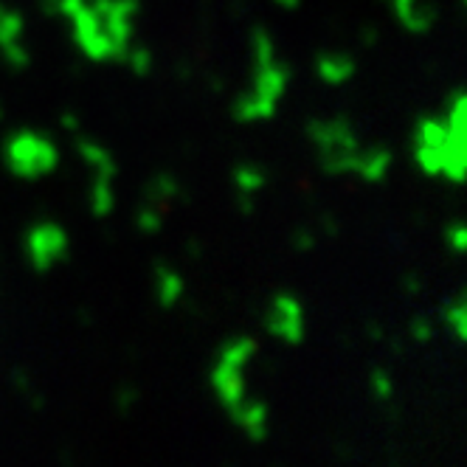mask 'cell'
I'll list each match as a JSON object with an SVG mask.
<instances>
[{
	"label": "cell",
	"mask_w": 467,
	"mask_h": 467,
	"mask_svg": "<svg viewBox=\"0 0 467 467\" xmlns=\"http://www.w3.org/2000/svg\"><path fill=\"white\" fill-rule=\"evenodd\" d=\"M6 161L17 178H40L54 170L59 155L48 139L35 136V132H17L6 144Z\"/></svg>",
	"instance_id": "cell-1"
},
{
	"label": "cell",
	"mask_w": 467,
	"mask_h": 467,
	"mask_svg": "<svg viewBox=\"0 0 467 467\" xmlns=\"http://www.w3.org/2000/svg\"><path fill=\"white\" fill-rule=\"evenodd\" d=\"M65 254H68V237H65V231L59 225L43 223V225L31 228L28 256H31V265H35L37 271H48L51 265L65 259Z\"/></svg>",
	"instance_id": "cell-2"
},
{
	"label": "cell",
	"mask_w": 467,
	"mask_h": 467,
	"mask_svg": "<svg viewBox=\"0 0 467 467\" xmlns=\"http://www.w3.org/2000/svg\"><path fill=\"white\" fill-rule=\"evenodd\" d=\"M268 329L274 336L296 344L302 341V332H305V316H302V307H298L296 298L290 296H279L271 313H268Z\"/></svg>",
	"instance_id": "cell-3"
},
{
	"label": "cell",
	"mask_w": 467,
	"mask_h": 467,
	"mask_svg": "<svg viewBox=\"0 0 467 467\" xmlns=\"http://www.w3.org/2000/svg\"><path fill=\"white\" fill-rule=\"evenodd\" d=\"M214 389L220 394V400L225 403L228 411L237 409L243 400H245V383H243V369L237 366H228V363H217L214 369Z\"/></svg>",
	"instance_id": "cell-4"
},
{
	"label": "cell",
	"mask_w": 467,
	"mask_h": 467,
	"mask_svg": "<svg viewBox=\"0 0 467 467\" xmlns=\"http://www.w3.org/2000/svg\"><path fill=\"white\" fill-rule=\"evenodd\" d=\"M231 417L237 420L254 440H265V433H268V409L265 403H256V400H243V403L231 411Z\"/></svg>",
	"instance_id": "cell-5"
},
{
	"label": "cell",
	"mask_w": 467,
	"mask_h": 467,
	"mask_svg": "<svg viewBox=\"0 0 467 467\" xmlns=\"http://www.w3.org/2000/svg\"><path fill=\"white\" fill-rule=\"evenodd\" d=\"M254 90L276 102V99L287 90V68H285V65H279L276 59L268 62V65H259V68H256V88Z\"/></svg>",
	"instance_id": "cell-6"
},
{
	"label": "cell",
	"mask_w": 467,
	"mask_h": 467,
	"mask_svg": "<svg viewBox=\"0 0 467 467\" xmlns=\"http://www.w3.org/2000/svg\"><path fill=\"white\" fill-rule=\"evenodd\" d=\"M318 74L329 85H341V82H347L355 74V62L349 57H321Z\"/></svg>",
	"instance_id": "cell-7"
},
{
	"label": "cell",
	"mask_w": 467,
	"mask_h": 467,
	"mask_svg": "<svg viewBox=\"0 0 467 467\" xmlns=\"http://www.w3.org/2000/svg\"><path fill=\"white\" fill-rule=\"evenodd\" d=\"M391 155L386 150H372V152H358V166L355 170L366 178V181H380L389 170Z\"/></svg>",
	"instance_id": "cell-8"
},
{
	"label": "cell",
	"mask_w": 467,
	"mask_h": 467,
	"mask_svg": "<svg viewBox=\"0 0 467 467\" xmlns=\"http://www.w3.org/2000/svg\"><path fill=\"white\" fill-rule=\"evenodd\" d=\"M274 108L276 102L268 96H262V93H251V96H243L240 102H237V116L251 121V119H265V116H274Z\"/></svg>",
	"instance_id": "cell-9"
},
{
	"label": "cell",
	"mask_w": 467,
	"mask_h": 467,
	"mask_svg": "<svg viewBox=\"0 0 467 467\" xmlns=\"http://www.w3.org/2000/svg\"><path fill=\"white\" fill-rule=\"evenodd\" d=\"M183 293V282L175 271H166L163 265H158V298L163 307H172Z\"/></svg>",
	"instance_id": "cell-10"
},
{
	"label": "cell",
	"mask_w": 467,
	"mask_h": 467,
	"mask_svg": "<svg viewBox=\"0 0 467 467\" xmlns=\"http://www.w3.org/2000/svg\"><path fill=\"white\" fill-rule=\"evenodd\" d=\"M79 152H82V158H85L88 163L96 166L99 178H110V181H113V175H116V163H113V158H110L108 150H102L99 144H90V141H82V144H79Z\"/></svg>",
	"instance_id": "cell-11"
},
{
	"label": "cell",
	"mask_w": 467,
	"mask_h": 467,
	"mask_svg": "<svg viewBox=\"0 0 467 467\" xmlns=\"http://www.w3.org/2000/svg\"><path fill=\"white\" fill-rule=\"evenodd\" d=\"M254 352H256V344L251 338H237V341H231V344L223 347L220 360L228 363V366H237V369H243V366L251 360Z\"/></svg>",
	"instance_id": "cell-12"
},
{
	"label": "cell",
	"mask_w": 467,
	"mask_h": 467,
	"mask_svg": "<svg viewBox=\"0 0 467 467\" xmlns=\"http://www.w3.org/2000/svg\"><path fill=\"white\" fill-rule=\"evenodd\" d=\"M113 209V189H110V178H99L93 183V212L99 217H108Z\"/></svg>",
	"instance_id": "cell-13"
},
{
	"label": "cell",
	"mask_w": 467,
	"mask_h": 467,
	"mask_svg": "<svg viewBox=\"0 0 467 467\" xmlns=\"http://www.w3.org/2000/svg\"><path fill=\"white\" fill-rule=\"evenodd\" d=\"M23 31V17L17 12H9L0 6V46H9L15 40H20Z\"/></svg>",
	"instance_id": "cell-14"
},
{
	"label": "cell",
	"mask_w": 467,
	"mask_h": 467,
	"mask_svg": "<svg viewBox=\"0 0 467 467\" xmlns=\"http://www.w3.org/2000/svg\"><path fill=\"white\" fill-rule=\"evenodd\" d=\"M400 17H403V23H406L411 31H425V28L433 23V9L420 6V0H414V4H411L409 9L400 12Z\"/></svg>",
	"instance_id": "cell-15"
},
{
	"label": "cell",
	"mask_w": 467,
	"mask_h": 467,
	"mask_svg": "<svg viewBox=\"0 0 467 467\" xmlns=\"http://www.w3.org/2000/svg\"><path fill=\"white\" fill-rule=\"evenodd\" d=\"M417 161L428 175H440L442 172V147L433 144H420L417 150Z\"/></svg>",
	"instance_id": "cell-16"
},
{
	"label": "cell",
	"mask_w": 467,
	"mask_h": 467,
	"mask_svg": "<svg viewBox=\"0 0 467 467\" xmlns=\"http://www.w3.org/2000/svg\"><path fill=\"white\" fill-rule=\"evenodd\" d=\"M445 136H448V124L442 121H425L420 127V144H433V147H442L445 144Z\"/></svg>",
	"instance_id": "cell-17"
},
{
	"label": "cell",
	"mask_w": 467,
	"mask_h": 467,
	"mask_svg": "<svg viewBox=\"0 0 467 467\" xmlns=\"http://www.w3.org/2000/svg\"><path fill=\"white\" fill-rule=\"evenodd\" d=\"M124 62H130V68L136 71L139 77H144V74L152 71V54L147 48H130Z\"/></svg>",
	"instance_id": "cell-18"
},
{
	"label": "cell",
	"mask_w": 467,
	"mask_h": 467,
	"mask_svg": "<svg viewBox=\"0 0 467 467\" xmlns=\"http://www.w3.org/2000/svg\"><path fill=\"white\" fill-rule=\"evenodd\" d=\"M237 183H240V189L245 194H251V192H256V189L265 186V172L262 170H254V166H243V170L237 172Z\"/></svg>",
	"instance_id": "cell-19"
},
{
	"label": "cell",
	"mask_w": 467,
	"mask_h": 467,
	"mask_svg": "<svg viewBox=\"0 0 467 467\" xmlns=\"http://www.w3.org/2000/svg\"><path fill=\"white\" fill-rule=\"evenodd\" d=\"M254 48H256V68H259V65H268V62L276 59V57H274V43H271L268 35H265V31H256Z\"/></svg>",
	"instance_id": "cell-20"
},
{
	"label": "cell",
	"mask_w": 467,
	"mask_h": 467,
	"mask_svg": "<svg viewBox=\"0 0 467 467\" xmlns=\"http://www.w3.org/2000/svg\"><path fill=\"white\" fill-rule=\"evenodd\" d=\"M464 316H467V310H464V302L459 298V302H453L448 310H445V318L453 324V332H456V338H464Z\"/></svg>",
	"instance_id": "cell-21"
},
{
	"label": "cell",
	"mask_w": 467,
	"mask_h": 467,
	"mask_svg": "<svg viewBox=\"0 0 467 467\" xmlns=\"http://www.w3.org/2000/svg\"><path fill=\"white\" fill-rule=\"evenodd\" d=\"M0 48H4V54H6V59H9L12 68H23V65L28 62V54H26V48L20 46V40H15V43H9V46H0Z\"/></svg>",
	"instance_id": "cell-22"
},
{
	"label": "cell",
	"mask_w": 467,
	"mask_h": 467,
	"mask_svg": "<svg viewBox=\"0 0 467 467\" xmlns=\"http://www.w3.org/2000/svg\"><path fill=\"white\" fill-rule=\"evenodd\" d=\"M139 225H141V231H158L161 228V217H158V212H152V209H144L141 214H139Z\"/></svg>",
	"instance_id": "cell-23"
},
{
	"label": "cell",
	"mask_w": 467,
	"mask_h": 467,
	"mask_svg": "<svg viewBox=\"0 0 467 467\" xmlns=\"http://www.w3.org/2000/svg\"><path fill=\"white\" fill-rule=\"evenodd\" d=\"M372 389L378 391L380 400H386V397L391 394V383H389V378H386L383 372H375V375H372Z\"/></svg>",
	"instance_id": "cell-24"
},
{
	"label": "cell",
	"mask_w": 467,
	"mask_h": 467,
	"mask_svg": "<svg viewBox=\"0 0 467 467\" xmlns=\"http://www.w3.org/2000/svg\"><path fill=\"white\" fill-rule=\"evenodd\" d=\"M464 240H467L464 225H459V223H456V225L451 228V245H453L456 251H462V248H464Z\"/></svg>",
	"instance_id": "cell-25"
},
{
	"label": "cell",
	"mask_w": 467,
	"mask_h": 467,
	"mask_svg": "<svg viewBox=\"0 0 467 467\" xmlns=\"http://www.w3.org/2000/svg\"><path fill=\"white\" fill-rule=\"evenodd\" d=\"M411 332H414V338H417V341H428V338H431V324L417 318V321L411 324Z\"/></svg>",
	"instance_id": "cell-26"
},
{
	"label": "cell",
	"mask_w": 467,
	"mask_h": 467,
	"mask_svg": "<svg viewBox=\"0 0 467 467\" xmlns=\"http://www.w3.org/2000/svg\"><path fill=\"white\" fill-rule=\"evenodd\" d=\"M293 240H296V248H298V251L313 248V234H307V231H298Z\"/></svg>",
	"instance_id": "cell-27"
},
{
	"label": "cell",
	"mask_w": 467,
	"mask_h": 467,
	"mask_svg": "<svg viewBox=\"0 0 467 467\" xmlns=\"http://www.w3.org/2000/svg\"><path fill=\"white\" fill-rule=\"evenodd\" d=\"M375 40H378V31H375V28H366V31H363V43H366V46H375Z\"/></svg>",
	"instance_id": "cell-28"
},
{
	"label": "cell",
	"mask_w": 467,
	"mask_h": 467,
	"mask_svg": "<svg viewBox=\"0 0 467 467\" xmlns=\"http://www.w3.org/2000/svg\"><path fill=\"white\" fill-rule=\"evenodd\" d=\"M279 6H285V9H296L298 6V0H276Z\"/></svg>",
	"instance_id": "cell-29"
},
{
	"label": "cell",
	"mask_w": 467,
	"mask_h": 467,
	"mask_svg": "<svg viewBox=\"0 0 467 467\" xmlns=\"http://www.w3.org/2000/svg\"><path fill=\"white\" fill-rule=\"evenodd\" d=\"M62 121H65V127H68V130H77V119L74 116H62Z\"/></svg>",
	"instance_id": "cell-30"
}]
</instances>
